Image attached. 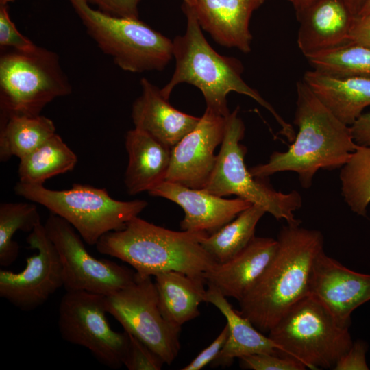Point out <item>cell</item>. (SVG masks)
Returning <instances> with one entry per match:
<instances>
[{"label": "cell", "mask_w": 370, "mask_h": 370, "mask_svg": "<svg viewBox=\"0 0 370 370\" xmlns=\"http://www.w3.org/2000/svg\"><path fill=\"white\" fill-rule=\"evenodd\" d=\"M14 0H0V5H7L8 3L12 2Z\"/></svg>", "instance_id": "cell-43"}, {"label": "cell", "mask_w": 370, "mask_h": 370, "mask_svg": "<svg viewBox=\"0 0 370 370\" xmlns=\"http://www.w3.org/2000/svg\"><path fill=\"white\" fill-rule=\"evenodd\" d=\"M148 193L151 196L169 199L183 209L182 230L204 232L208 235L221 229L252 205L239 197L224 199L203 189L192 188L166 180Z\"/></svg>", "instance_id": "cell-16"}, {"label": "cell", "mask_w": 370, "mask_h": 370, "mask_svg": "<svg viewBox=\"0 0 370 370\" xmlns=\"http://www.w3.org/2000/svg\"><path fill=\"white\" fill-rule=\"evenodd\" d=\"M205 302L214 305L221 312L229 328L227 339L217 357L210 363L211 367H227L235 358L255 354H278L280 347L234 310L227 297L214 286L208 285Z\"/></svg>", "instance_id": "cell-22"}, {"label": "cell", "mask_w": 370, "mask_h": 370, "mask_svg": "<svg viewBox=\"0 0 370 370\" xmlns=\"http://www.w3.org/2000/svg\"><path fill=\"white\" fill-rule=\"evenodd\" d=\"M339 178L345 202L353 212L366 217L370 204V147L357 146L341 168Z\"/></svg>", "instance_id": "cell-28"}, {"label": "cell", "mask_w": 370, "mask_h": 370, "mask_svg": "<svg viewBox=\"0 0 370 370\" xmlns=\"http://www.w3.org/2000/svg\"><path fill=\"white\" fill-rule=\"evenodd\" d=\"M245 132L237 107L226 116L224 136L215 166L203 190L222 197L234 195L261 207L277 220H285L287 224L300 223L294 212L301 208V195L296 190L287 193L278 191L264 179L254 177L247 168V149L241 143Z\"/></svg>", "instance_id": "cell-8"}, {"label": "cell", "mask_w": 370, "mask_h": 370, "mask_svg": "<svg viewBox=\"0 0 370 370\" xmlns=\"http://www.w3.org/2000/svg\"><path fill=\"white\" fill-rule=\"evenodd\" d=\"M349 42L370 47V13L355 16L349 33Z\"/></svg>", "instance_id": "cell-37"}, {"label": "cell", "mask_w": 370, "mask_h": 370, "mask_svg": "<svg viewBox=\"0 0 370 370\" xmlns=\"http://www.w3.org/2000/svg\"><path fill=\"white\" fill-rule=\"evenodd\" d=\"M264 2V0H195L192 7L201 29L217 43L248 53L252 41L250 20L253 12Z\"/></svg>", "instance_id": "cell-18"}, {"label": "cell", "mask_w": 370, "mask_h": 370, "mask_svg": "<svg viewBox=\"0 0 370 370\" xmlns=\"http://www.w3.org/2000/svg\"><path fill=\"white\" fill-rule=\"evenodd\" d=\"M125 148L128 163L124 183L130 195L148 192L165 180L172 149L136 128L127 132Z\"/></svg>", "instance_id": "cell-23"}, {"label": "cell", "mask_w": 370, "mask_h": 370, "mask_svg": "<svg viewBox=\"0 0 370 370\" xmlns=\"http://www.w3.org/2000/svg\"><path fill=\"white\" fill-rule=\"evenodd\" d=\"M368 13H370V0H365L357 15H363Z\"/></svg>", "instance_id": "cell-41"}, {"label": "cell", "mask_w": 370, "mask_h": 370, "mask_svg": "<svg viewBox=\"0 0 370 370\" xmlns=\"http://www.w3.org/2000/svg\"><path fill=\"white\" fill-rule=\"evenodd\" d=\"M182 10L186 17V29L183 35L173 40L175 69L170 81L161 89L162 95L169 99L176 86L190 84L202 92L206 109L223 116L230 113L227 100L230 92L247 95L269 111L280 125L282 134L293 142L296 136L293 126L243 80L241 62L216 51L206 39L193 8L183 3Z\"/></svg>", "instance_id": "cell-3"}, {"label": "cell", "mask_w": 370, "mask_h": 370, "mask_svg": "<svg viewBox=\"0 0 370 370\" xmlns=\"http://www.w3.org/2000/svg\"><path fill=\"white\" fill-rule=\"evenodd\" d=\"M309 294L349 327L353 311L370 300V275L348 269L323 249L313 264Z\"/></svg>", "instance_id": "cell-15"}, {"label": "cell", "mask_w": 370, "mask_h": 370, "mask_svg": "<svg viewBox=\"0 0 370 370\" xmlns=\"http://www.w3.org/2000/svg\"><path fill=\"white\" fill-rule=\"evenodd\" d=\"M226 116L206 109L197 125L171 149L166 181L203 189L215 166L214 151L221 144Z\"/></svg>", "instance_id": "cell-14"}, {"label": "cell", "mask_w": 370, "mask_h": 370, "mask_svg": "<svg viewBox=\"0 0 370 370\" xmlns=\"http://www.w3.org/2000/svg\"><path fill=\"white\" fill-rule=\"evenodd\" d=\"M105 296L86 291H66L58 308V326L68 343L87 348L102 365L118 369L129 347V334L110 327Z\"/></svg>", "instance_id": "cell-10"}, {"label": "cell", "mask_w": 370, "mask_h": 370, "mask_svg": "<svg viewBox=\"0 0 370 370\" xmlns=\"http://www.w3.org/2000/svg\"><path fill=\"white\" fill-rule=\"evenodd\" d=\"M129 347L123 365L129 370H160L164 364L150 347L129 334Z\"/></svg>", "instance_id": "cell-31"}, {"label": "cell", "mask_w": 370, "mask_h": 370, "mask_svg": "<svg viewBox=\"0 0 370 370\" xmlns=\"http://www.w3.org/2000/svg\"><path fill=\"white\" fill-rule=\"evenodd\" d=\"M291 2L296 13L303 11L319 0H287Z\"/></svg>", "instance_id": "cell-39"}, {"label": "cell", "mask_w": 370, "mask_h": 370, "mask_svg": "<svg viewBox=\"0 0 370 370\" xmlns=\"http://www.w3.org/2000/svg\"><path fill=\"white\" fill-rule=\"evenodd\" d=\"M14 190L17 195L43 206L66 220L90 245H96L106 233L123 229L148 205L140 199L116 200L104 188L82 184L57 190L43 184L18 181Z\"/></svg>", "instance_id": "cell-5"}, {"label": "cell", "mask_w": 370, "mask_h": 370, "mask_svg": "<svg viewBox=\"0 0 370 370\" xmlns=\"http://www.w3.org/2000/svg\"><path fill=\"white\" fill-rule=\"evenodd\" d=\"M350 130L358 146L370 147V111L361 114L350 125Z\"/></svg>", "instance_id": "cell-38"}, {"label": "cell", "mask_w": 370, "mask_h": 370, "mask_svg": "<svg viewBox=\"0 0 370 370\" xmlns=\"http://www.w3.org/2000/svg\"><path fill=\"white\" fill-rule=\"evenodd\" d=\"M277 247V239L255 236L234 257L217 262L205 275L206 284L214 286L225 297L239 301L262 275Z\"/></svg>", "instance_id": "cell-20"}, {"label": "cell", "mask_w": 370, "mask_h": 370, "mask_svg": "<svg viewBox=\"0 0 370 370\" xmlns=\"http://www.w3.org/2000/svg\"><path fill=\"white\" fill-rule=\"evenodd\" d=\"M27 243L36 253L27 258L25 268L18 273L0 271V297L25 312L42 306L63 286L60 258L44 225L29 232Z\"/></svg>", "instance_id": "cell-13"}, {"label": "cell", "mask_w": 370, "mask_h": 370, "mask_svg": "<svg viewBox=\"0 0 370 370\" xmlns=\"http://www.w3.org/2000/svg\"><path fill=\"white\" fill-rule=\"evenodd\" d=\"M367 345L362 341L353 342L350 348L338 359L334 370H367L365 354Z\"/></svg>", "instance_id": "cell-36"}, {"label": "cell", "mask_w": 370, "mask_h": 370, "mask_svg": "<svg viewBox=\"0 0 370 370\" xmlns=\"http://www.w3.org/2000/svg\"><path fill=\"white\" fill-rule=\"evenodd\" d=\"M182 1L184 3L191 6H194L195 4V0H182Z\"/></svg>", "instance_id": "cell-42"}, {"label": "cell", "mask_w": 370, "mask_h": 370, "mask_svg": "<svg viewBox=\"0 0 370 370\" xmlns=\"http://www.w3.org/2000/svg\"><path fill=\"white\" fill-rule=\"evenodd\" d=\"M55 134L53 121L40 114L1 116L0 160L21 159Z\"/></svg>", "instance_id": "cell-25"}, {"label": "cell", "mask_w": 370, "mask_h": 370, "mask_svg": "<svg viewBox=\"0 0 370 370\" xmlns=\"http://www.w3.org/2000/svg\"><path fill=\"white\" fill-rule=\"evenodd\" d=\"M349 328L308 294L282 317L268 336L280 347L278 355L296 359L310 369H333L353 343Z\"/></svg>", "instance_id": "cell-6"}, {"label": "cell", "mask_w": 370, "mask_h": 370, "mask_svg": "<svg viewBox=\"0 0 370 370\" xmlns=\"http://www.w3.org/2000/svg\"><path fill=\"white\" fill-rule=\"evenodd\" d=\"M265 213L261 207L252 204L221 229L203 238L202 247L217 262L229 260L256 236V225Z\"/></svg>", "instance_id": "cell-27"}, {"label": "cell", "mask_w": 370, "mask_h": 370, "mask_svg": "<svg viewBox=\"0 0 370 370\" xmlns=\"http://www.w3.org/2000/svg\"><path fill=\"white\" fill-rule=\"evenodd\" d=\"M294 123L298 132L286 151H274L269 161L251 167V174L265 179L278 172L293 171L301 186H312L320 169H341L356 150L350 126L341 121L303 80L296 84Z\"/></svg>", "instance_id": "cell-2"}, {"label": "cell", "mask_w": 370, "mask_h": 370, "mask_svg": "<svg viewBox=\"0 0 370 370\" xmlns=\"http://www.w3.org/2000/svg\"><path fill=\"white\" fill-rule=\"evenodd\" d=\"M68 1L99 49L123 71H161L172 59L173 40L139 19L95 10L87 0Z\"/></svg>", "instance_id": "cell-7"}, {"label": "cell", "mask_w": 370, "mask_h": 370, "mask_svg": "<svg viewBox=\"0 0 370 370\" xmlns=\"http://www.w3.org/2000/svg\"><path fill=\"white\" fill-rule=\"evenodd\" d=\"M99 10L112 16L139 19L138 5L140 0H87Z\"/></svg>", "instance_id": "cell-35"}, {"label": "cell", "mask_w": 370, "mask_h": 370, "mask_svg": "<svg viewBox=\"0 0 370 370\" xmlns=\"http://www.w3.org/2000/svg\"><path fill=\"white\" fill-rule=\"evenodd\" d=\"M313 69L337 76L370 78V47L353 42L306 57Z\"/></svg>", "instance_id": "cell-29"}, {"label": "cell", "mask_w": 370, "mask_h": 370, "mask_svg": "<svg viewBox=\"0 0 370 370\" xmlns=\"http://www.w3.org/2000/svg\"><path fill=\"white\" fill-rule=\"evenodd\" d=\"M71 90L56 52L37 46L1 56V116L40 115L47 104Z\"/></svg>", "instance_id": "cell-9"}, {"label": "cell", "mask_w": 370, "mask_h": 370, "mask_svg": "<svg viewBox=\"0 0 370 370\" xmlns=\"http://www.w3.org/2000/svg\"><path fill=\"white\" fill-rule=\"evenodd\" d=\"M0 45L21 51H31L37 47L17 29L10 18L7 5H0Z\"/></svg>", "instance_id": "cell-33"}, {"label": "cell", "mask_w": 370, "mask_h": 370, "mask_svg": "<svg viewBox=\"0 0 370 370\" xmlns=\"http://www.w3.org/2000/svg\"><path fill=\"white\" fill-rule=\"evenodd\" d=\"M271 260L239 300L238 312L266 334L299 301L309 294L314 262L323 249L322 233L287 224L280 230Z\"/></svg>", "instance_id": "cell-1"}, {"label": "cell", "mask_w": 370, "mask_h": 370, "mask_svg": "<svg viewBox=\"0 0 370 370\" xmlns=\"http://www.w3.org/2000/svg\"><path fill=\"white\" fill-rule=\"evenodd\" d=\"M41 223L37 207L31 203L4 202L0 204V265L12 264L20 247L13 239L18 230L31 232Z\"/></svg>", "instance_id": "cell-30"}, {"label": "cell", "mask_w": 370, "mask_h": 370, "mask_svg": "<svg viewBox=\"0 0 370 370\" xmlns=\"http://www.w3.org/2000/svg\"><path fill=\"white\" fill-rule=\"evenodd\" d=\"M19 160V182L31 184H43L52 177L72 171L77 162L75 152L57 134Z\"/></svg>", "instance_id": "cell-26"}, {"label": "cell", "mask_w": 370, "mask_h": 370, "mask_svg": "<svg viewBox=\"0 0 370 370\" xmlns=\"http://www.w3.org/2000/svg\"><path fill=\"white\" fill-rule=\"evenodd\" d=\"M352 12L356 16L360 11L365 0H346Z\"/></svg>", "instance_id": "cell-40"}, {"label": "cell", "mask_w": 370, "mask_h": 370, "mask_svg": "<svg viewBox=\"0 0 370 370\" xmlns=\"http://www.w3.org/2000/svg\"><path fill=\"white\" fill-rule=\"evenodd\" d=\"M140 85L142 93L132 109L134 128L172 149L197 125L200 117L175 108L162 95L161 89L147 78L141 79Z\"/></svg>", "instance_id": "cell-19"}, {"label": "cell", "mask_w": 370, "mask_h": 370, "mask_svg": "<svg viewBox=\"0 0 370 370\" xmlns=\"http://www.w3.org/2000/svg\"><path fill=\"white\" fill-rule=\"evenodd\" d=\"M341 121L350 126L370 106V78L337 76L315 69L302 79Z\"/></svg>", "instance_id": "cell-21"}, {"label": "cell", "mask_w": 370, "mask_h": 370, "mask_svg": "<svg viewBox=\"0 0 370 370\" xmlns=\"http://www.w3.org/2000/svg\"><path fill=\"white\" fill-rule=\"evenodd\" d=\"M229 335V328L226 324L217 338L204 349L190 362L182 370H200L210 365L220 353Z\"/></svg>", "instance_id": "cell-34"}, {"label": "cell", "mask_w": 370, "mask_h": 370, "mask_svg": "<svg viewBox=\"0 0 370 370\" xmlns=\"http://www.w3.org/2000/svg\"><path fill=\"white\" fill-rule=\"evenodd\" d=\"M206 233L166 229L136 217L101 237L96 248L129 264L142 275L178 271L203 278L217 263L202 247Z\"/></svg>", "instance_id": "cell-4"}, {"label": "cell", "mask_w": 370, "mask_h": 370, "mask_svg": "<svg viewBox=\"0 0 370 370\" xmlns=\"http://www.w3.org/2000/svg\"><path fill=\"white\" fill-rule=\"evenodd\" d=\"M296 16L297 45L306 57L349 42L356 15L346 0H319Z\"/></svg>", "instance_id": "cell-17"}, {"label": "cell", "mask_w": 370, "mask_h": 370, "mask_svg": "<svg viewBox=\"0 0 370 370\" xmlns=\"http://www.w3.org/2000/svg\"><path fill=\"white\" fill-rule=\"evenodd\" d=\"M159 308L170 324L182 325L199 314V306L205 302L206 280L178 271H167L154 276Z\"/></svg>", "instance_id": "cell-24"}, {"label": "cell", "mask_w": 370, "mask_h": 370, "mask_svg": "<svg viewBox=\"0 0 370 370\" xmlns=\"http://www.w3.org/2000/svg\"><path fill=\"white\" fill-rule=\"evenodd\" d=\"M240 366L250 370H304L299 360L274 354H255L238 359Z\"/></svg>", "instance_id": "cell-32"}, {"label": "cell", "mask_w": 370, "mask_h": 370, "mask_svg": "<svg viewBox=\"0 0 370 370\" xmlns=\"http://www.w3.org/2000/svg\"><path fill=\"white\" fill-rule=\"evenodd\" d=\"M44 226L59 254L66 291H86L107 296L136 280L134 269L91 256L82 237L62 217L51 213Z\"/></svg>", "instance_id": "cell-12"}, {"label": "cell", "mask_w": 370, "mask_h": 370, "mask_svg": "<svg viewBox=\"0 0 370 370\" xmlns=\"http://www.w3.org/2000/svg\"><path fill=\"white\" fill-rule=\"evenodd\" d=\"M105 306L124 331L150 347L164 364L173 363L180 350L181 328L163 317L151 276L137 273L132 284L105 296Z\"/></svg>", "instance_id": "cell-11"}]
</instances>
